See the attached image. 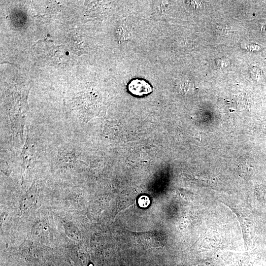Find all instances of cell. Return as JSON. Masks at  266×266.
Returning <instances> with one entry per match:
<instances>
[{
    "mask_svg": "<svg viewBox=\"0 0 266 266\" xmlns=\"http://www.w3.org/2000/svg\"><path fill=\"white\" fill-rule=\"evenodd\" d=\"M32 235L38 242L49 244L52 240V235L48 225L43 221L36 223L32 227Z\"/></svg>",
    "mask_w": 266,
    "mask_h": 266,
    "instance_id": "obj_1",
    "label": "cell"
},
{
    "mask_svg": "<svg viewBox=\"0 0 266 266\" xmlns=\"http://www.w3.org/2000/svg\"><path fill=\"white\" fill-rule=\"evenodd\" d=\"M37 191V185L33 182L20 200L19 208L21 212L25 211L32 206L36 199Z\"/></svg>",
    "mask_w": 266,
    "mask_h": 266,
    "instance_id": "obj_2",
    "label": "cell"
},
{
    "mask_svg": "<svg viewBox=\"0 0 266 266\" xmlns=\"http://www.w3.org/2000/svg\"><path fill=\"white\" fill-rule=\"evenodd\" d=\"M129 90L133 95L142 96L150 93L152 91V89L145 81L134 80L129 84Z\"/></svg>",
    "mask_w": 266,
    "mask_h": 266,
    "instance_id": "obj_3",
    "label": "cell"
},
{
    "mask_svg": "<svg viewBox=\"0 0 266 266\" xmlns=\"http://www.w3.org/2000/svg\"><path fill=\"white\" fill-rule=\"evenodd\" d=\"M64 228L66 234L71 239L79 240L81 238V233L78 228L70 222H65Z\"/></svg>",
    "mask_w": 266,
    "mask_h": 266,
    "instance_id": "obj_4",
    "label": "cell"
},
{
    "mask_svg": "<svg viewBox=\"0 0 266 266\" xmlns=\"http://www.w3.org/2000/svg\"><path fill=\"white\" fill-rule=\"evenodd\" d=\"M255 194L259 200L266 201V185H260L256 189Z\"/></svg>",
    "mask_w": 266,
    "mask_h": 266,
    "instance_id": "obj_5",
    "label": "cell"
},
{
    "mask_svg": "<svg viewBox=\"0 0 266 266\" xmlns=\"http://www.w3.org/2000/svg\"><path fill=\"white\" fill-rule=\"evenodd\" d=\"M138 203L140 206L142 207H146L149 203V198L146 196H142L139 199Z\"/></svg>",
    "mask_w": 266,
    "mask_h": 266,
    "instance_id": "obj_6",
    "label": "cell"
},
{
    "mask_svg": "<svg viewBox=\"0 0 266 266\" xmlns=\"http://www.w3.org/2000/svg\"><path fill=\"white\" fill-rule=\"evenodd\" d=\"M127 29L124 27H121L119 29L118 33H119V35L121 36V37L123 38V37H126L127 36H129V31H127Z\"/></svg>",
    "mask_w": 266,
    "mask_h": 266,
    "instance_id": "obj_7",
    "label": "cell"
}]
</instances>
